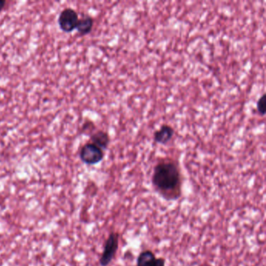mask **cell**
<instances>
[{
	"mask_svg": "<svg viewBox=\"0 0 266 266\" xmlns=\"http://www.w3.org/2000/svg\"><path fill=\"white\" fill-rule=\"evenodd\" d=\"M152 184L158 194L167 201H176L182 194V174L177 162L164 158L153 170Z\"/></svg>",
	"mask_w": 266,
	"mask_h": 266,
	"instance_id": "6da1fadb",
	"label": "cell"
},
{
	"mask_svg": "<svg viewBox=\"0 0 266 266\" xmlns=\"http://www.w3.org/2000/svg\"><path fill=\"white\" fill-rule=\"evenodd\" d=\"M120 244V234L116 232H112L105 241L104 250L99 259L101 266H108L116 256Z\"/></svg>",
	"mask_w": 266,
	"mask_h": 266,
	"instance_id": "7a4b0ae2",
	"label": "cell"
},
{
	"mask_svg": "<svg viewBox=\"0 0 266 266\" xmlns=\"http://www.w3.org/2000/svg\"><path fill=\"white\" fill-rule=\"evenodd\" d=\"M104 156V151L91 142L86 144L80 151L81 160L86 165H97L103 160Z\"/></svg>",
	"mask_w": 266,
	"mask_h": 266,
	"instance_id": "3957f363",
	"label": "cell"
},
{
	"mask_svg": "<svg viewBox=\"0 0 266 266\" xmlns=\"http://www.w3.org/2000/svg\"><path fill=\"white\" fill-rule=\"evenodd\" d=\"M78 20L79 16L77 11L72 8H66L59 16V27L64 32L71 33L76 29Z\"/></svg>",
	"mask_w": 266,
	"mask_h": 266,
	"instance_id": "277c9868",
	"label": "cell"
},
{
	"mask_svg": "<svg viewBox=\"0 0 266 266\" xmlns=\"http://www.w3.org/2000/svg\"><path fill=\"white\" fill-rule=\"evenodd\" d=\"M137 266H166V260L163 258H156L152 251L145 250L138 256Z\"/></svg>",
	"mask_w": 266,
	"mask_h": 266,
	"instance_id": "5b68a950",
	"label": "cell"
},
{
	"mask_svg": "<svg viewBox=\"0 0 266 266\" xmlns=\"http://www.w3.org/2000/svg\"><path fill=\"white\" fill-rule=\"evenodd\" d=\"M174 135V129L168 124H163L154 133L153 139L156 143L165 145L172 140Z\"/></svg>",
	"mask_w": 266,
	"mask_h": 266,
	"instance_id": "8992f818",
	"label": "cell"
},
{
	"mask_svg": "<svg viewBox=\"0 0 266 266\" xmlns=\"http://www.w3.org/2000/svg\"><path fill=\"white\" fill-rule=\"evenodd\" d=\"M91 143L99 147L102 150H105L110 143V138L108 133L103 131H98L90 135Z\"/></svg>",
	"mask_w": 266,
	"mask_h": 266,
	"instance_id": "52a82bcc",
	"label": "cell"
},
{
	"mask_svg": "<svg viewBox=\"0 0 266 266\" xmlns=\"http://www.w3.org/2000/svg\"><path fill=\"white\" fill-rule=\"evenodd\" d=\"M93 25H94V19L91 16L86 15L82 18L79 19L76 29L81 35H89L92 30Z\"/></svg>",
	"mask_w": 266,
	"mask_h": 266,
	"instance_id": "ba28073f",
	"label": "cell"
},
{
	"mask_svg": "<svg viewBox=\"0 0 266 266\" xmlns=\"http://www.w3.org/2000/svg\"><path fill=\"white\" fill-rule=\"evenodd\" d=\"M256 109H257L258 113L260 116H264L266 113V94H263V95L258 100L256 104Z\"/></svg>",
	"mask_w": 266,
	"mask_h": 266,
	"instance_id": "9c48e42d",
	"label": "cell"
},
{
	"mask_svg": "<svg viewBox=\"0 0 266 266\" xmlns=\"http://www.w3.org/2000/svg\"><path fill=\"white\" fill-rule=\"evenodd\" d=\"M5 3H6V2H5V0H0V12L5 7Z\"/></svg>",
	"mask_w": 266,
	"mask_h": 266,
	"instance_id": "30bf717a",
	"label": "cell"
}]
</instances>
